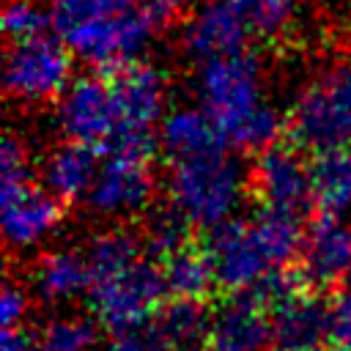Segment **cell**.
Returning a JSON list of instances; mask_svg holds the SVG:
<instances>
[{
    "label": "cell",
    "instance_id": "1",
    "mask_svg": "<svg viewBox=\"0 0 351 351\" xmlns=\"http://www.w3.org/2000/svg\"><path fill=\"white\" fill-rule=\"evenodd\" d=\"M52 33L93 71L140 63L148 44L173 27L184 0H44Z\"/></svg>",
    "mask_w": 351,
    "mask_h": 351
},
{
    "label": "cell",
    "instance_id": "2",
    "mask_svg": "<svg viewBox=\"0 0 351 351\" xmlns=\"http://www.w3.org/2000/svg\"><path fill=\"white\" fill-rule=\"evenodd\" d=\"M195 104L211 118L230 151H252L280 143L285 112L269 96L263 63L252 49L195 66Z\"/></svg>",
    "mask_w": 351,
    "mask_h": 351
},
{
    "label": "cell",
    "instance_id": "3",
    "mask_svg": "<svg viewBox=\"0 0 351 351\" xmlns=\"http://www.w3.org/2000/svg\"><path fill=\"white\" fill-rule=\"evenodd\" d=\"M304 228L299 217L258 208L206 233L203 250L211 261L217 288L230 296L255 288L274 271L288 269L302 255Z\"/></svg>",
    "mask_w": 351,
    "mask_h": 351
},
{
    "label": "cell",
    "instance_id": "4",
    "mask_svg": "<svg viewBox=\"0 0 351 351\" xmlns=\"http://www.w3.org/2000/svg\"><path fill=\"white\" fill-rule=\"evenodd\" d=\"M247 195L250 167L230 148L176 162L165 176V206L203 233L236 219Z\"/></svg>",
    "mask_w": 351,
    "mask_h": 351
},
{
    "label": "cell",
    "instance_id": "5",
    "mask_svg": "<svg viewBox=\"0 0 351 351\" xmlns=\"http://www.w3.org/2000/svg\"><path fill=\"white\" fill-rule=\"evenodd\" d=\"M285 132L307 154L351 143V60H337L310 74L288 101Z\"/></svg>",
    "mask_w": 351,
    "mask_h": 351
},
{
    "label": "cell",
    "instance_id": "6",
    "mask_svg": "<svg viewBox=\"0 0 351 351\" xmlns=\"http://www.w3.org/2000/svg\"><path fill=\"white\" fill-rule=\"evenodd\" d=\"M52 123L66 143H80L96 154L126 145V129L107 71H90L71 80L52 107Z\"/></svg>",
    "mask_w": 351,
    "mask_h": 351
},
{
    "label": "cell",
    "instance_id": "7",
    "mask_svg": "<svg viewBox=\"0 0 351 351\" xmlns=\"http://www.w3.org/2000/svg\"><path fill=\"white\" fill-rule=\"evenodd\" d=\"M167 296L162 266L145 252L137 261L93 277L88 304L99 326L115 332L140 329L154 321Z\"/></svg>",
    "mask_w": 351,
    "mask_h": 351
},
{
    "label": "cell",
    "instance_id": "8",
    "mask_svg": "<svg viewBox=\"0 0 351 351\" xmlns=\"http://www.w3.org/2000/svg\"><path fill=\"white\" fill-rule=\"evenodd\" d=\"M71 71H74V55L55 33L19 44H5L3 88L14 104L55 107V101L74 80Z\"/></svg>",
    "mask_w": 351,
    "mask_h": 351
},
{
    "label": "cell",
    "instance_id": "9",
    "mask_svg": "<svg viewBox=\"0 0 351 351\" xmlns=\"http://www.w3.org/2000/svg\"><path fill=\"white\" fill-rule=\"evenodd\" d=\"M154 195H156L154 154L112 151L101 156L82 206L99 219L123 222L148 214Z\"/></svg>",
    "mask_w": 351,
    "mask_h": 351
},
{
    "label": "cell",
    "instance_id": "10",
    "mask_svg": "<svg viewBox=\"0 0 351 351\" xmlns=\"http://www.w3.org/2000/svg\"><path fill=\"white\" fill-rule=\"evenodd\" d=\"M250 195L258 200V208L302 217L313 206V176L307 154L291 140H280L250 165Z\"/></svg>",
    "mask_w": 351,
    "mask_h": 351
},
{
    "label": "cell",
    "instance_id": "11",
    "mask_svg": "<svg viewBox=\"0 0 351 351\" xmlns=\"http://www.w3.org/2000/svg\"><path fill=\"white\" fill-rule=\"evenodd\" d=\"M3 239L5 247L16 255L38 250L63 222V203L55 200L38 178L25 181H3Z\"/></svg>",
    "mask_w": 351,
    "mask_h": 351
},
{
    "label": "cell",
    "instance_id": "12",
    "mask_svg": "<svg viewBox=\"0 0 351 351\" xmlns=\"http://www.w3.org/2000/svg\"><path fill=\"white\" fill-rule=\"evenodd\" d=\"M299 274L313 291L340 285L351 274V219L318 214L304 228Z\"/></svg>",
    "mask_w": 351,
    "mask_h": 351
},
{
    "label": "cell",
    "instance_id": "13",
    "mask_svg": "<svg viewBox=\"0 0 351 351\" xmlns=\"http://www.w3.org/2000/svg\"><path fill=\"white\" fill-rule=\"evenodd\" d=\"M247 41H250V33L244 30V25L214 0H200L181 19V30H178L181 52L195 66L214 58L244 52Z\"/></svg>",
    "mask_w": 351,
    "mask_h": 351
},
{
    "label": "cell",
    "instance_id": "14",
    "mask_svg": "<svg viewBox=\"0 0 351 351\" xmlns=\"http://www.w3.org/2000/svg\"><path fill=\"white\" fill-rule=\"evenodd\" d=\"M332 315H335V302H326L313 288H302L269 315L271 351L326 348L332 332Z\"/></svg>",
    "mask_w": 351,
    "mask_h": 351
},
{
    "label": "cell",
    "instance_id": "15",
    "mask_svg": "<svg viewBox=\"0 0 351 351\" xmlns=\"http://www.w3.org/2000/svg\"><path fill=\"white\" fill-rule=\"evenodd\" d=\"M27 291L33 302L58 307L77 302L90 293L93 277L85 258V250L77 247H52L33 258L27 269Z\"/></svg>",
    "mask_w": 351,
    "mask_h": 351
},
{
    "label": "cell",
    "instance_id": "16",
    "mask_svg": "<svg viewBox=\"0 0 351 351\" xmlns=\"http://www.w3.org/2000/svg\"><path fill=\"white\" fill-rule=\"evenodd\" d=\"M271 346V318L250 296H228L208 321L203 351H266Z\"/></svg>",
    "mask_w": 351,
    "mask_h": 351
},
{
    "label": "cell",
    "instance_id": "17",
    "mask_svg": "<svg viewBox=\"0 0 351 351\" xmlns=\"http://www.w3.org/2000/svg\"><path fill=\"white\" fill-rule=\"evenodd\" d=\"M99 162H101V154H96L93 148L60 140L38 162L36 178L63 206L82 203L99 170Z\"/></svg>",
    "mask_w": 351,
    "mask_h": 351
},
{
    "label": "cell",
    "instance_id": "18",
    "mask_svg": "<svg viewBox=\"0 0 351 351\" xmlns=\"http://www.w3.org/2000/svg\"><path fill=\"white\" fill-rule=\"evenodd\" d=\"M228 148L211 123V118L197 104H176L165 112L156 129V151L170 162H186Z\"/></svg>",
    "mask_w": 351,
    "mask_h": 351
},
{
    "label": "cell",
    "instance_id": "19",
    "mask_svg": "<svg viewBox=\"0 0 351 351\" xmlns=\"http://www.w3.org/2000/svg\"><path fill=\"white\" fill-rule=\"evenodd\" d=\"M313 206L321 214L351 219V143L310 156Z\"/></svg>",
    "mask_w": 351,
    "mask_h": 351
},
{
    "label": "cell",
    "instance_id": "20",
    "mask_svg": "<svg viewBox=\"0 0 351 351\" xmlns=\"http://www.w3.org/2000/svg\"><path fill=\"white\" fill-rule=\"evenodd\" d=\"M162 274H165V285L167 293L176 296L178 302H203L214 288V269L211 261L203 250V244H184L181 250H176L173 255H167L165 261H159Z\"/></svg>",
    "mask_w": 351,
    "mask_h": 351
},
{
    "label": "cell",
    "instance_id": "21",
    "mask_svg": "<svg viewBox=\"0 0 351 351\" xmlns=\"http://www.w3.org/2000/svg\"><path fill=\"white\" fill-rule=\"evenodd\" d=\"M211 313L203 310L197 302H167L154 315V329L162 337L167 351H203L208 335Z\"/></svg>",
    "mask_w": 351,
    "mask_h": 351
},
{
    "label": "cell",
    "instance_id": "22",
    "mask_svg": "<svg viewBox=\"0 0 351 351\" xmlns=\"http://www.w3.org/2000/svg\"><path fill=\"white\" fill-rule=\"evenodd\" d=\"M228 8L250 33V38H280L299 16L302 0H214Z\"/></svg>",
    "mask_w": 351,
    "mask_h": 351
},
{
    "label": "cell",
    "instance_id": "23",
    "mask_svg": "<svg viewBox=\"0 0 351 351\" xmlns=\"http://www.w3.org/2000/svg\"><path fill=\"white\" fill-rule=\"evenodd\" d=\"M99 321L93 315H52L36 332L38 351H93Z\"/></svg>",
    "mask_w": 351,
    "mask_h": 351
},
{
    "label": "cell",
    "instance_id": "24",
    "mask_svg": "<svg viewBox=\"0 0 351 351\" xmlns=\"http://www.w3.org/2000/svg\"><path fill=\"white\" fill-rule=\"evenodd\" d=\"M0 25L5 44H19L52 33L49 8L41 0H5Z\"/></svg>",
    "mask_w": 351,
    "mask_h": 351
},
{
    "label": "cell",
    "instance_id": "25",
    "mask_svg": "<svg viewBox=\"0 0 351 351\" xmlns=\"http://www.w3.org/2000/svg\"><path fill=\"white\" fill-rule=\"evenodd\" d=\"M0 170H3V181H25V178H36V167L30 159V151L25 145V140L16 132H5L3 137V148H0Z\"/></svg>",
    "mask_w": 351,
    "mask_h": 351
},
{
    "label": "cell",
    "instance_id": "26",
    "mask_svg": "<svg viewBox=\"0 0 351 351\" xmlns=\"http://www.w3.org/2000/svg\"><path fill=\"white\" fill-rule=\"evenodd\" d=\"M30 304H33V296H30L27 285L8 277L3 282V296H0V324H3V332L25 329V318L30 313Z\"/></svg>",
    "mask_w": 351,
    "mask_h": 351
},
{
    "label": "cell",
    "instance_id": "27",
    "mask_svg": "<svg viewBox=\"0 0 351 351\" xmlns=\"http://www.w3.org/2000/svg\"><path fill=\"white\" fill-rule=\"evenodd\" d=\"M104 351H167L162 337L156 335L154 324H145L140 329H126V332H115Z\"/></svg>",
    "mask_w": 351,
    "mask_h": 351
},
{
    "label": "cell",
    "instance_id": "28",
    "mask_svg": "<svg viewBox=\"0 0 351 351\" xmlns=\"http://www.w3.org/2000/svg\"><path fill=\"white\" fill-rule=\"evenodd\" d=\"M329 351H351V307L343 304L340 299L335 302V315H332V332H329Z\"/></svg>",
    "mask_w": 351,
    "mask_h": 351
},
{
    "label": "cell",
    "instance_id": "29",
    "mask_svg": "<svg viewBox=\"0 0 351 351\" xmlns=\"http://www.w3.org/2000/svg\"><path fill=\"white\" fill-rule=\"evenodd\" d=\"M0 351H38L36 335H30L27 329H8V332H3Z\"/></svg>",
    "mask_w": 351,
    "mask_h": 351
},
{
    "label": "cell",
    "instance_id": "30",
    "mask_svg": "<svg viewBox=\"0 0 351 351\" xmlns=\"http://www.w3.org/2000/svg\"><path fill=\"white\" fill-rule=\"evenodd\" d=\"M340 302L351 307V274H348V280H346V291H343V296H340Z\"/></svg>",
    "mask_w": 351,
    "mask_h": 351
},
{
    "label": "cell",
    "instance_id": "31",
    "mask_svg": "<svg viewBox=\"0 0 351 351\" xmlns=\"http://www.w3.org/2000/svg\"><path fill=\"white\" fill-rule=\"evenodd\" d=\"M348 52H351V22H348Z\"/></svg>",
    "mask_w": 351,
    "mask_h": 351
},
{
    "label": "cell",
    "instance_id": "32",
    "mask_svg": "<svg viewBox=\"0 0 351 351\" xmlns=\"http://www.w3.org/2000/svg\"><path fill=\"white\" fill-rule=\"evenodd\" d=\"M304 351H329V348H304Z\"/></svg>",
    "mask_w": 351,
    "mask_h": 351
}]
</instances>
